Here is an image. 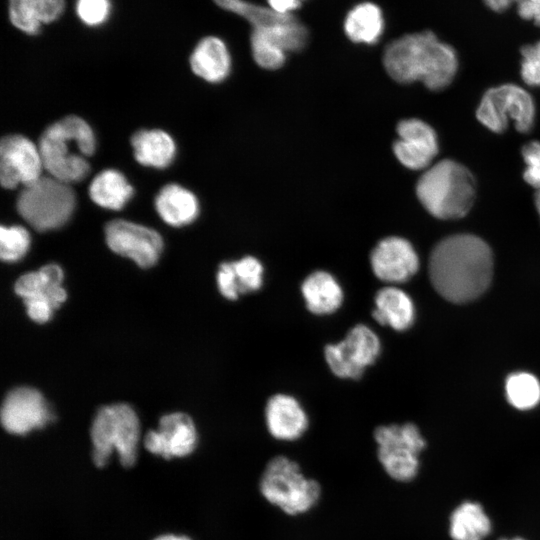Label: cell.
Wrapping results in <instances>:
<instances>
[{
    "instance_id": "1",
    "label": "cell",
    "mask_w": 540,
    "mask_h": 540,
    "mask_svg": "<svg viewBox=\"0 0 540 540\" xmlns=\"http://www.w3.org/2000/svg\"><path fill=\"white\" fill-rule=\"evenodd\" d=\"M429 276L436 291L454 303L480 296L489 286L493 255L488 244L471 234L444 238L432 250Z\"/></svg>"
},
{
    "instance_id": "2",
    "label": "cell",
    "mask_w": 540,
    "mask_h": 540,
    "mask_svg": "<svg viewBox=\"0 0 540 540\" xmlns=\"http://www.w3.org/2000/svg\"><path fill=\"white\" fill-rule=\"evenodd\" d=\"M383 64L396 82L420 81L435 91L449 86L458 70L454 48L429 30L406 34L390 42L384 51Z\"/></svg>"
},
{
    "instance_id": "3",
    "label": "cell",
    "mask_w": 540,
    "mask_h": 540,
    "mask_svg": "<svg viewBox=\"0 0 540 540\" xmlns=\"http://www.w3.org/2000/svg\"><path fill=\"white\" fill-rule=\"evenodd\" d=\"M95 136L82 118L70 115L48 126L39 140L44 169L67 184L83 180L90 171L86 157L95 151Z\"/></svg>"
},
{
    "instance_id": "4",
    "label": "cell",
    "mask_w": 540,
    "mask_h": 540,
    "mask_svg": "<svg viewBox=\"0 0 540 540\" xmlns=\"http://www.w3.org/2000/svg\"><path fill=\"white\" fill-rule=\"evenodd\" d=\"M423 207L439 219L464 217L473 206L475 179L460 163L445 159L428 168L416 184Z\"/></svg>"
},
{
    "instance_id": "5",
    "label": "cell",
    "mask_w": 540,
    "mask_h": 540,
    "mask_svg": "<svg viewBox=\"0 0 540 540\" xmlns=\"http://www.w3.org/2000/svg\"><path fill=\"white\" fill-rule=\"evenodd\" d=\"M258 487L268 503L290 516L307 513L321 496L319 482L307 477L296 461L284 455L268 461Z\"/></svg>"
},
{
    "instance_id": "6",
    "label": "cell",
    "mask_w": 540,
    "mask_h": 540,
    "mask_svg": "<svg viewBox=\"0 0 540 540\" xmlns=\"http://www.w3.org/2000/svg\"><path fill=\"white\" fill-rule=\"evenodd\" d=\"M139 434L138 417L129 405L102 407L97 412L90 430L94 465L98 468L104 467L115 450L122 466H133Z\"/></svg>"
},
{
    "instance_id": "7",
    "label": "cell",
    "mask_w": 540,
    "mask_h": 540,
    "mask_svg": "<svg viewBox=\"0 0 540 540\" xmlns=\"http://www.w3.org/2000/svg\"><path fill=\"white\" fill-rule=\"evenodd\" d=\"M76 200L70 184L51 176L24 187L17 198L21 217L37 231L62 227L73 214Z\"/></svg>"
},
{
    "instance_id": "8",
    "label": "cell",
    "mask_w": 540,
    "mask_h": 540,
    "mask_svg": "<svg viewBox=\"0 0 540 540\" xmlns=\"http://www.w3.org/2000/svg\"><path fill=\"white\" fill-rule=\"evenodd\" d=\"M377 457L386 474L397 482L416 478L419 455L426 446L419 429L412 423L379 426L374 430Z\"/></svg>"
},
{
    "instance_id": "9",
    "label": "cell",
    "mask_w": 540,
    "mask_h": 540,
    "mask_svg": "<svg viewBox=\"0 0 540 540\" xmlns=\"http://www.w3.org/2000/svg\"><path fill=\"white\" fill-rule=\"evenodd\" d=\"M479 122L489 130L501 133L509 119L519 132H529L535 120V105L530 94L515 84H503L488 89L476 111Z\"/></svg>"
},
{
    "instance_id": "10",
    "label": "cell",
    "mask_w": 540,
    "mask_h": 540,
    "mask_svg": "<svg viewBox=\"0 0 540 540\" xmlns=\"http://www.w3.org/2000/svg\"><path fill=\"white\" fill-rule=\"evenodd\" d=\"M381 344L376 333L364 324L351 328L345 338L324 348V357L334 375L359 379L365 368L378 358Z\"/></svg>"
},
{
    "instance_id": "11",
    "label": "cell",
    "mask_w": 540,
    "mask_h": 540,
    "mask_svg": "<svg viewBox=\"0 0 540 540\" xmlns=\"http://www.w3.org/2000/svg\"><path fill=\"white\" fill-rule=\"evenodd\" d=\"M105 238L112 251L132 259L142 268L153 266L163 248L158 232L123 219H115L106 224Z\"/></svg>"
},
{
    "instance_id": "12",
    "label": "cell",
    "mask_w": 540,
    "mask_h": 540,
    "mask_svg": "<svg viewBox=\"0 0 540 540\" xmlns=\"http://www.w3.org/2000/svg\"><path fill=\"white\" fill-rule=\"evenodd\" d=\"M39 147L23 135H8L0 143V180L6 189L24 187L42 177Z\"/></svg>"
},
{
    "instance_id": "13",
    "label": "cell",
    "mask_w": 540,
    "mask_h": 540,
    "mask_svg": "<svg viewBox=\"0 0 540 540\" xmlns=\"http://www.w3.org/2000/svg\"><path fill=\"white\" fill-rule=\"evenodd\" d=\"M52 419L42 394L30 387H18L5 397L1 408V423L11 434L24 435L43 428Z\"/></svg>"
},
{
    "instance_id": "14",
    "label": "cell",
    "mask_w": 540,
    "mask_h": 540,
    "mask_svg": "<svg viewBox=\"0 0 540 540\" xmlns=\"http://www.w3.org/2000/svg\"><path fill=\"white\" fill-rule=\"evenodd\" d=\"M370 264L374 275L383 282L403 283L417 272L419 258L408 240L391 236L371 251Z\"/></svg>"
},
{
    "instance_id": "15",
    "label": "cell",
    "mask_w": 540,
    "mask_h": 540,
    "mask_svg": "<svg viewBox=\"0 0 540 540\" xmlns=\"http://www.w3.org/2000/svg\"><path fill=\"white\" fill-rule=\"evenodd\" d=\"M145 448L152 454L169 460L185 457L197 445V433L191 418L183 413L163 416L158 430H150L144 438Z\"/></svg>"
},
{
    "instance_id": "16",
    "label": "cell",
    "mask_w": 540,
    "mask_h": 540,
    "mask_svg": "<svg viewBox=\"0 0 540 540\" xmlns=\"http://www.w3.org/2000/svg\"><path fill=\"white\" fill-rule=\"evenodd\" d=\"M393 151L399 162L411 170L427 168L438 153L437 136L426 122L410 118L397 125Z\"/></svg>"
},
{
    "instance_id": "17",
    "label": "cell",
    "mask_w": 540,
    "mask_h": 540,
    "mask_svg": "<svg viewBox=\"0 0 540 540\" xmlns=\"http://www.w3.org/2000/svg\"><path fill=\"white\" fill-rule=\"evenodd\" d=\"M265 423L270 435L280 441H294L308 428V416L299 401L288 394H275L265 406Z\"/></svg>"
},
{
    "instance_id": "18",
    "label": "cell",
    "mask_w": 540,
    "mask_h": 540,
    "mask_svg": "<svg viewBox=\"0 0 540 540\" xmlns=\"http://www.w3.org/2000/svg\"><path fill=\"white\" fill-rule=\"evenodd\" d=\"M301 294L307 309L315 315H329L343 303V289L337 279L327 271L309 274L301 284Z\"/></svg>"
},
{
    "instance_id": "19",
    "label": "cell",
    "mask_w": 540,
    "mask_h": 540,
    "mask_svg": "<svg viewBox=\"0 0 540 540\" xmlns=\"http://www.w3.org/2000/svg\"><path fill=\"white\" fill-rule=\"evenodd\" d=\"M192 71L205 81L218 83L230 73L231 56L218 37L207 36L199 41L190 57Z\"/></svg>"
},
{
    "instance_id": "20",
    "label": "cell",
    "mask_w": 540,
    "mask_h": 540,
    "mask_svg": "<svg viewBox=\"0 0 540 540\" xmlns=\"http://www.w3.org/2000/svg\"><path fill=\"white\" fill-rule=\"evenodd\" d=\"M374 304L372 317L383 326L404 331L414 322V304L409 295L397 287L380 289L375 295Z\"/></svg>"
},
{
    "instance_id": "21",
    "label": "cell",
    "mask_w": 540,
    "mask_h": 540,
    "mask_svg": "<svg viewBox=\"0 0 540 540\" xmlns=\"http://www.w3.org/2000/svg\"><path fill=\"white\" fill-rule=\"evenodd\" d=\"M62 280V269L56 264H48L37 272L22 275L15 283V292L24 300L45 298L56 309L66 299V292L61 287Z\"/></svg>"
},
{
    "instance_id": "22",
    "label": "cell",
    "mask_w": 540,
    "mask_h": 540,
    "mask_svg": "<svg viewBox=\"0 0 540 540\" xmlns=\"http://www.w3.org/2000/svg\"><path fill=\"white\" fill-rule=\"evenodd\" d=\"M64 7V0H9V18L17 29L36 35L42 24L57 20Z\"/></svg>"
},
{
    "instance_id": "23",
    "label": "cell",
    "mask_w": 540,
    "mask_h": 540,
    "mask_svg": "<svg viewBox=\"0 0 540 540\" xmlns=\"http://www.w3.org/2000/svg\"><path fill=\"white\" fill-rule=\"evenodd\" d=\"M155 208L161 219L174 227L193 222L199 214L196 196L178 184H168L159 191Z\"/></svg>"
},
{
    "instance_id": "24",
    "label": "cell",
    "mask_w": 540,
    "mask_h": 540,
    "mask_svg": "<svg viewBox=\"0 0 540 540\" xmlns=\"http://www.w3.org/2000/svg\"><path fill=\"white\" fill-rule=\"evenodd\" d=\"M131 145L138 163L157 169L168 167L176 154L173 138L160 129H142L135 132L131 137Z\"/></svg>"
},
{
    "instance_id": "25",
    "label": "cell",
    "mask_w": 540,
    "mask_h": 540,
    "mask_svg": "<svg viewBox=\"0 0 540 540\" xmlns=\"http://www.w3.org/2000/svg\"><path fill=\"white\" fill-rule=\"evenodd\" d=\"M492 530V523L478 502L464 501L449 517V534L453 540H484Z\"/></svg>"
},
{
    "instance_id": "26",
    "label": "cell",
    "mask_w": 540,
    "mask_h": 540,
    "mask_svg": "<svg viewBox=\"0 0 540 540\" xmlns=\"http://www.w3.org/2000/svg\"><path fill=\"white\" fill-rule=\"evenodd\" d=\"M384 24L380 7L371 2H364L348 12L344 21V31L355 43L375 44L383 34Z\"/></svg>"
},
{
    "instance_id": "27",
    "label": "cell",
    "mask_w": 540,
    "mask_h": 540,
    "mask_svg": "<svg viewBox=\"0 0 540 540\" xmlns=\"http://www.w3.org/2000/svg\"><path fill=\"white\" fill-rule=\"evenodd\" d=\"M133 193V187L126 177L114 169L101 171L93 178L89 186V196L92 201L110 210L122 209Z\"/></svg>"
},
{
    "instance_id": "28",
    "label": "cell",
    "mask_w": 540,
    "mask_h": 540,
    "mask_svg": "<svg viewBox=\"0 0 540 540\" xmlns=\"http://www.w3.org/2000/svg\"><path fill=\"white\" fill-rule=\"evenodd\" d=\"M214 2L222 9L245 18L253 26V29L269 28L293 16L245 0H214Z\"/></svg>"
},
{
    "instance_id": "29",
    "label": "cell",
    "mask_w": 540,
    "mask_h": 540,
    "mask_svg": "<svg viewBox=\"0 0 540 540\" xmlns=\"http://www.w3.org/2000/svg\"><path fill=\"white\" fill-rule=\"evenodd\" d=\"M506 394L511 405L526 410L534 407L540 400V384L529 373L511 374L506 381Z\"/></svg>"
},
{
    "instance_id": "30",
    "label": "cell",
    "mask_w": 540,
    "mask_h": 540,
    "mask_svg": "<svg viewBox=\"0 0 540 540\" xmlns=\"http://www.w3.org/2000/svg\"><path fill=\"white\" fill-rule=\"evenodd\" d=\"M235 282L240 295L258 291L263 285L264 268L252 256H245L231 262Z\"/></svg>"
},
{
    "instance_id": "31",
    "label": "cell",
    "mask_w": 540,
    "mask_h": 540,
    "mask_svg": "<svg viewBox=\"0 0 540 540\" xmlns=\"http://www.w3.org/2000/svg\"><path fill=\"white\" fill-rule=\"evenodd\" d=\"M28 231L19 225L1 226L0 256L3 261L15 262L21 259L30 246Z\"/></svg>"
},
{
    "instance_id": "32",
    "label": "cell",
    "mask_w": 540,
    "mask_h": 540,
    "mask_svg": "<svg viewBox=\"0 0 540 540\" xmlns=\"http://www.w3.org/2000/svg\"><path fill=\"white\" fill-rule=\"evenodd\" d=\"M250 40L253 58L260 67L274 70L284 64L286 53L263 36L252 31Z\"/></svg>"
},
{
    "instance_id": "33",
    "label": "cell",
    "mask_w": 540,
    "mask_h": 540,
    "mask_svg": "<svg viewBox=\"0 0 540 540\" xmlns=\"http://www.w3.org/2000/svg\"><path fill=\"white\" fill-rule=\"evenodd\" d=\"M109 0H77L76 12L80 20L89 26H97L106 21L110 14Z\"/></svg>"
},
{
    "instance_id": "34",
    "label": "cell",
    "mask_w": 540,
    "mask_h": 540,
    "mask_svg": "<svg viewBox=\"0 0 540 540\" xmlns=\"http://www.w3.org/2000/svg\"><path fill=\"white\" fill-rule=\"evenodd\" d=\"M521 77L529 86H540V41L521 48Z\"/></svg>"
},
{
    "instance_id": "35",
    "label": "cell",
    "mask_w": 540,
    "mask_h": 540,
    "mask_svg": "<svg viewBox=\"0 0 540 540\" xmlns=\"http://www.w3.org/2000/svg\"><path fill=\"white\" fill-rule=\"evenodd\" d=\"M522 156L526 165L524 180L537 190L540 189V142L526 144L522 148Z\"/></svg>"
},
{
    "instance_id": "36",
    "label": "cell",
    "mask_w": 540,
    "mask_h": 540,
    "mask_svg": "<svg viewBox=\"0 0 540 540\" xmlns=\"http://www.w3.org/2000/svg\"><path fill=\"white\" fill-rule=\"evenodd\" d=\"M217 284L220 293L229 300H236L240 293L237 288L231 262L220 264L217 272Z\"/></svg>"
},
{
    "instance_id": "37",
    "label": "cell",
    "mask_w": 540,
    "mask_h": 540,
    "mask_svg": "<svg viewBox=\"0 0 540 540\" xmlns=\"http://www.w3.org/2000/svg\"><path fill=\"white\" fill-rule=\"evenodd\" d=\"M24 303L29 317L35 322L44 323L50 319L53 308L45 298H31L24 300Z\"/></svg>"
},
{
    "instance_id": "38",
    "label": "cell",
    "mask_w": 540,
    "mask_h": 540,
    "mask_svg": "<svg viewBox=\"0 0 540 540\" xmlns=\"http://www.w3.org/2000/svg\"><path fill=\"white\" fill-rule=\"evenodd\" d=\"M516 9L522 19L533 21L540 26V0H518Z\"/></svg>"
},
{
    "instance_id": "39",
    "label": "cell",
    "mask_w": 540,
    "mask_h": 540,
    "mask_svg": "<svg viewBox=\"0 0 540 540\" xmlns=\"http://www.w3.org/2000/svg\"><path fill=\"white\" fill-rule=\"evenodd\" d=\"M270 8L282 14H290L298 9L305 0H267Z\"/></svg>"
},
{
    "instance_id": "40",
    "label": "cell",
    "mask_w": 540,
    "mask_h": 540,
    "mask_svg": "<svg viewBox=\"0 0 540 540\" xmlns=\"http://www.w3.org/2000/svg\"><path fill=\"white\" fill-rule=\"evenodd\" d=\"M484 3L493 11L501 12L511 6L512 3H516L518 0H483Z\"/></svg>"
},
{
    "instance_id": "41",
    "label": "cell",
    "mask_w": 540,
    "mask_h": 540,
    "mask_svg": "<svg viewBox=\"0 0 540 540\" xmlns=\"http://www.w3.org/2000/svg\"><path fill=\"white\" fill-rule=\"evenodd\" d=\"M153 540H192V539L186 535L162 534L155 537Z\"/></svg>"
},
{
    "instance_id": "42",
    "label": "cell",
    "mask_w": 540,
    "mask_h": 540,
    "mask_svg": "<svg viewBox=\"0 0 540 540\" xmlns=\"http://www.w3.org/2000/svg\"><path fill=\"white\" fill-rule=\"evenodd\" d=\"M535 206L537 208V211L540 215V189L537 190L535 194Z\"/></svg>"
},
{
    "instance_id": "43",
    "label": "cell",
    "mask_w": 540,
    "mask_h": 540,
    "mask_svg": "<svg viewBox=\"0 0 540 540\" xmlns=\"http://www.w3.org/2000/svg\"><path fill=\"white\" fill-rule=\"evenodd\" d=\"M498 540H525L522 537H512V538H500Z\"/></svg>"
}]
</instances>
